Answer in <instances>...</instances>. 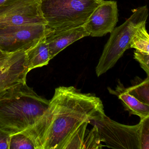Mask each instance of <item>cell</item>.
I'll list each match as a JSON object with an SVG mask.
<instances>
[{"mask_svg": "<svg viewBox=\"0 0 149 149\" xmlns=\"http://www.w3.org/2000/svg\"><path fill=\"white\" fill-rule=\"evenodd\" d=\"M49 102L26 82L14 86L0 96V129L10 135L24 131L38 121Z\"/></svg>", "mask_w": 149, "mask_h": 149, "instance_id": "7a4b0ae2", "label": "cell"}, {"mask_svg": "<svg viewBox=\"0 0 149 149\" xmlns=\"http://www.w3.org/2000/svg\"><path fill=\"white\" fill-rule=\"evenodd\" d=\"M95 125L106 146L120 149H141V123L130 125L117 123L106 115L89 123Z\"/></svg>", "mask_w": 149, "mask_h": 149, "instance_id": "5b68a950", "label": "cell"}, {"mask_svg": "<svg viewBox=\"0 0 149 149\" xmlns=\"http://www.w3.org/2000/svg\"><path fill=\"white\" fill-rule=\"evenodd\" d=\"M24 50L0 56V96L22 83L29 72Z\"/></svg>", "mask_w": 149, "mask_h": 149, "instance_id": "ba28073f", "label": "cell"}, {"mask_svg": "<svg viewBox=\"0 0 149 149\" xmlns=\"http://www.w3.org/2000/svg\"><path fill=\"white\" fill-rule=\"evenodd\" d=\"M88 123L83 124L72 136L64 147V149H83L84 138L88 129Z\"/></svg>", "mask_w": 149, "mask_h": 149, "instance_id": "2e32d148", "label": "cell"}, {"mask_svg": "<svg viewBox=\"0 0 149 149\" xmlns=\"http://www.w3.org/2000/svg\"><path fill=\"white\" fill-rule=\"evenodd\" d=\"M7 0H0V5L2 4V3H4L5 1H6Z\"/></svg>", "mask_w": 149, "mask_h": 149, "instance_id": "44dd1931", "label": "cell"}, {"mask_svg": "<svg viewBox=\"0 0 149 149\" xmlns=\"http://www.w3.org/2000/svg\"><path fill=\"white\" fill-rule=\"evenodd\" d=\"M47 25H26L0 30V51L5 54L27 50L45 37Z\"/></svg>", "mask_w": 149, "mask_h": 149, "instance_id": "52a82bcc", "label": "cell"}, {"mask_svg": "<svg viewBox=\"0 0 149 149\" xmlns=\"http://www.w3.org/2000/svg\"><path fill=\"white\" fill-rule=\"evenodd\" d=\"M29 71L48 64L50 61L48 46L45 36L25 51Z\"/></svg>", "mask_w": 149, "mask_h": 149, "instance_id": "7c38bea8", "label": "cell"}, {"mask_svg": "<svg viewBox=\"0 0 149 149\" xmlns=\"http://www.w3.org/2000/svg\"><path fill=\"white\" fill-rule=\"evenodd\" d=\"M118 21V9L116 1L104 0L83 26L89 36L102 37L111 33Z\"/></svg>", "mask_w": 149, "mask_h": 149, "instance_id": "9c48e42d", "label": "cell"}, {"mask_svg": "<svg viewBox=\"0 0 149 149\" xmlns=\"http://www.w3.org/2000/svg\"><path fill=\"white\" fill-rule=\"evenodd\" d=\"M48 28L45 36L50 60L70 44L81 38L89 36L83 26L67 30H53Z\"/></svg>", "mask_w": 149, "mask_h": 149, "instance_id": "30bf717a", "label": "cell"}, {"mask_svg": "<svg viewBox=\"0 0 149 149\" xmlns=\"http://www.w3.org/2000/svg\"><path fill=\"white\" fill-rule=\"evenodd\" d=\"M109 90L110 94L117 96L130 115L137 116L140 120L149 117V104L142 102L130 95L121 83H118L115 90Z\"/></svg>", "mask_w": 149, "mask_h": 149, "instance_id": "8fae6325", "label": "cell"}, {"mask_svg": "<svg viewBox=\"0 0 149 149\" xmlns=\"http://www.w3.org/2000/svg\"><path fill=\"white\" fill-rule=\"evenodd\" d=\"M141 149H149V117L140 120Z\"/></svg>", "mask_w": 149, "mask_h": 149, "instance_id": "ac0fdd59", "label": "cell"}, {"mask_svg": "<svg viewBox=\"0 0 149 149\" xmlns=\"http://www.w3.org/2000/svg\"><path fill=\"white\" fill-rule=\"evenodd\" d=\"M134 58L140 64L141 68L149 77V54L142 53L137 50L134 52Z\"/></svg>", "mask_w": 149, "mask_h": 149, "instance_id": "d6986e66", "label": "cell"}, {"mask_svg": "<svg viewBox=\"0 0 149 149\" xmlns=\"http://www.w3.org/2000/svg\"><path fill=\"white\" fill-rule=\"evenodd\" d=\"M137 78L133 80L132 86L126 88V90L140 102L149 104V77L143 80Z\"/></svg>", "mask_w": 149, "mask_h": 149, "instance_id": "4fadbf2b", "label": "cell"}, {"mask_svg": "<svg viewBox=\"0 0 149 149\" xmlns=\"http://www.w3.org/2000/svg\"><path fill=\"white\" fill-rule=\"evenodd\" d=\"M10 136L0 129V149H9Z\"/></svg>", "mask_w": 149, "mask_h": 149, "instance_id": "ffe728a7", "label": "cell"}, {"mask_svg": "<svg viewBox=\"0 0 149 149\" xmlns=\"http://www.w3.org/2000/svg\"><path fill=\"white\" fill-rule=\"evenodd\" d=\"M148 16L147 6L135 9L132 14L123 24L114 29L104 46L96 68L99 77L112 68L127 49L130 48L132 38L138 29L146 23Z\"/></svg>", "mask_w": 149, "mask_h": 149, "instance_id": "277c9868", "label": "cell"}, {"mask_svg": "<svg viewBox=\"0 0 149 149\" xmlns=\"http://www.w3.org/2000/svg\"><path fill=\"white\" fill-rule=\"evenodd\" d=\"M102 140L98 132V129L95 125L90 130L87 131L84 138L83 149H102Z\"/></svg>", "mask_w": 149, "mask_h": 149, "instance_id": "e0dca14e", "label": "cell"}, {"mask_svg": "<svg viewBox=\"0 0 149 149\" xmlns=\"http://www.w3.org/2000/svg\"><path fill=\"white\" fill-rule=\"evenodd\" d=\"M36 149L33 140L22 132L10 136L9 149Z\"/></svg>", "mask_w": 149, "mask_h": 149, "instance_id": "9a60e30c", "label": "cell"}, {"mask_svg": "<svg viewBox=\"0 0 149 149\" xmlns=\"http://www.w3.org/2000/svg\"><path fill=\"white\" fill-rule=\"evenodd\" d=\"M4 54H5V53H2V52H1V51H0V56H1L3 55Z\"/></svg>", "mask_w": 149, "mask_h": 149, "instance_id": "7402d4cb", "label": "cell"}, {"mask_svg": "<svg viewBox=\"0 0 149 149\" xmlns=\"http://www.w3.org/2000/svg\"><path fill=\"white\" fill-rule=\"evenodd\" d=\"M26 25H47L41 0H7L0 5V30Z\"/></svg>", "mask_w": 149, "mask_h": 149, "instance_id": "8992f818", "label": "cell"}, {"mask_svg": "<svg viewBox=\"0 0 149 149\" xmlns=\"http://www.w3.org/2000/svg\"><path fill=\"white\" fill-rule=\"evenodd\" d=\"M104 0H41L47 27L67 30L83 26Z\"/></svg>", "mask_w": 149, "mask_h": 149, "instance_id": "3957f363", "label": "cell"}, {"mask_svg": "<svg viewBox=\"0 0 149 149\" xmlns=\"http://www.w3.org/2000/svg\"><path fill=\"white\" fill-rule=\"evenodd\" d=\"M104 115L99 97L81 93L73 86H61L55 89L43 115L22 132L33 140L36 149H64L83 124Z\"/></svg>", "mask_w": 149, "mask_h": 149, "instance_id": "6da1fadb", "label": "cell"}, {"mask_svg": "<svg viewBox=\"0 0 149 149\" xmlns=\"http://www.w3.org/2000/svg\"><path fill=\"white\" fill-rule=\"evenodd\" d=\"M146 23L140 26L133 35L130 44V48L149 54V36L146 28Z\"/></svg>", "mask_w": 149, "mask_h": 149, "instance_id": "5bb4252c", "label": "cell"}]
</instances>
